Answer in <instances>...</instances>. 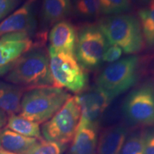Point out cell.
Returning <instances> with one entry per match:
<instances>
[{
	"label": "cell",
	"instance_id": "cell-15",
	"mask_svg": "<svg viewBox=\"0 0 154 154\" xmlns=\"http://www.w3.org/2000/svg\"><path fill=\"white\" fill-rule=\"evenodd\" d=\"M38 140L37 138L26 137L7 128L0 131V149L14 154H25Z\"/></svg>",
	"mask_w": 154,
	"mask_h": 154
},
{
	"label": "cell",
	"instance_id": "cell-4",
	"mask_svg": "<svg viewBox=\"0 0 154 154\" xmlns=\"http://www.w3.org/2000/svg\"><path fill=\"white\" fill-rule=\"evenodd\" d=\"M140 59L130 56L110 63L96 80V86L111 99L124 94L137 82L139 76Z\"/></svg>",
	"mask_w": 154,
	"mask_h": 154
},
{
	"label": "cell",
	"instance_id": "cell-22",
	"mask_svg": "<svg viewBox=\"0 0 154 154\" xmlns=\"http://www.w3.org/2000/svg\"><path fill=\"white\" fill-rule=\"evenodd\" d=\"M101 14L106 16L124 14L129 11L131 0H99Z\"/></svg>",
	"mask_w": 154,
	"mask_h": 154
},
{
	"label": "cell",
	"instance_id": "cell-5",
	"mask_svg": "<svg viewBox=\"0 0 154 154\" xmlns=\"http://www.w3.org/2000/svg\"><path fill=\"white\" fill-rule=\"evenodd\" d=\"M49 57L54 86L75 94H81L87 89L88 75L74 54L57 52L49 48Z\"/></svg>",
	"mask_w": 154,
	"mask_h": 154
},
{
	"label": "cell",
	"instance_id": "cell-24",
	"mask_svg": "<svg viewBox=\"0 0 154 154\" xmlns=\"http://www.w3.org/2000/svg\"><path fill=\"white\" fill-rule=\"evenodd\" d=\"M123 53V50L120 47L115 45L109 46L106 49L102 61L110 63H114L119 60Z\"/></svg>",
	"mask_w": 154,
	"mask_h": 154
},
{
	"label": "cell",
	"instance_id": "cell-7",
	"mask_svg": "<svg viewBox=\"0 0 154 154\" xmlns=\"http://www.w3.org/2000/svg\"><path fill=\"white\" fill-rule=\"evenodd\" d=\"M123 113L129 124L154 126V84L146 82L131 91L124 100Z\"/></svg>",
	"mask_w": 154,
	"mask_h": 154
},
{
	"label": "cell",
	"instance_id": "cell-19",
	"mask_svg": "<svg viewBox=\"0 0 154 154\" xmlns=\"http://www.w3.org/2000/svg\"><path fill=\"white\" fill-rule=\"evenodd\" d=\"M139 20L144 42L149 47H154V0L138 11Z\"/></svg>",
	"mask_w": 154,
	"mask_h": 154
},
{
	"label": "cell",
	"instance_id": "cell-10",
	"mask_svg": "<svg viewBox=\"0 0 154 154\" xmlns=\"http://www.w3.org/2000/svg\"><path fill=\"white\" fill-rule=\"evenodd\" d=\"M35 0H27L22 7L0 22V37L9 34L31 35L36 27L33 5Z\"/></svg>",
	"mask_w": 154,
	"mask_h": 154
},
{
	"label": "cell",
	"instance_id": "cell-6",
	"mask_svg": "<svg viewBox=\"0 0 154 154\" xmlns=\"http://www.w3.org/2000/svg\"><path fill=\"white\" fill-rule=\"evenodd\" d=\"M80 106L75 96H71L41 128L44 140L67 145L74 138L79 124Z\"/></svg>",
	"mask_w": 154,
	"mask_h": 154
},
{
	"label": "cell",
	"instance_id": "cell-27",
	"mask_svg": "<svg viewBox=\"0 0 154 154\" xmlns=\"http://www.w3.org/2000/svg\"><path fill=\"white\" fill-rule=\"evenodd\" d=\"M7 120H8V117H7V113L0 110V131L5 128L7 124Z\"/></svg>",
	"mask_w": 154,
	"mask_h": 154
},
{
	"label": "cell",
	"instance_id": "cell-21",
	"mask_svg": "<svg viewBox=\"0 0 154 154\" xmlns=\"http://www.w3.org/2000/svg\"><path fill=\"white\" fill-rule=\"evenodd\" d=\"M73 9L82 17L93 18L101 14L99 0H73Z\"/></svg>",
	"mask_w": 154,
	"mask_h": 154
},
{
	"label": "cell",
	"instance_id": "cell-18",
	"mask_svg": "<svg viewBox=\"0 0 154 154\" xmlns=\"http://www.w3.org/2000/svg\"><path fill=\"white\" fill-rule=\"evenodd\" d=\"M7 128L26 137L35 138L38 140L43 138L39 124L24 119L20 115L14 114L9 116Z\"/></svg>",
	"mask_w": 154,
	"mask_h": 154
},
{
	"label": "cell",
	"instance_id": "cell-11",
	"mask_svg": "<svg viewBox=\"0 0 154 154\" xmlns=\"http://www.w3.org/2000/svg\"><path fill=\"white\" fill-rule=\"evenodd\" d=\"M32 46L33 42L27 34H9L0 37V66L17 61Z\"/></svg>",
	"mask_w": 154,
	"mask_h": 154
},
{
	"label": "cell",
	"instance_id": "cell-13",
	"mask_svg": "<svg viewBox=\"0 0 154 154\" xmlns=\"http://www.w3.org/2000/svg\"><path fill=\"white\" fill-rule=\"evenodd\" d=\"M128 134L124 126H114L103 131L98 138L96 154H121Z\"/></svg>",
	"mask_w": 154,
	"mask_h": 154
},
{
	"label": "cell",
	"instance_id": "cell-3",
	"mask_svg": "<svg viewBox=\"0 0 154 154\" xmlns=\"http://www.w3.org/2000/svg\"><path fill=\"white\" fill-rule=\"evenodd\" d=\"M70 97L66 90L54 86L30 88L22 96L19 115L38 124H44Z\"/></svg>",
	"mask_w": 154,
	"mask_h": 154
},
{
	"label": "cell",
	"instance_id": "cell-16",
	"mask_svg": "<svg viewBox=\"0 0 154 154\" xmlns=\"http://www.w3.org/2000/svg\"><path fill=\"white\" fill-rule=\"evenodd\" d=\"M24 89L22 86L0 82V110L9 116L20 113Z\"/></svg>",
	"mask_w": 154,
	"mask_h": 154
},
{
	"label": "cell",
	"instance_id": "cell-17",
	"mask_svg": "<svg viewBox=\"0 0 154 154\" xmlns=\"http://www.w3.org/2000/svg\"><path fill=\"white\" fill-rule=\"evenodd\" d=\"M73 9L72 0H43L42 18L46 24L54 25L65 20Z\"/></svg>",
	"mask_w": 154,
	"mask_h": 154
},
{
	"label": "cell",
	"instance_id": "cell-1",
	"mask_svg": "<svg viewBox=\"0 0 154 154\" xmlns=\"http://www.w3.org/2000/svg\"><path fill=\"white\" fill-rule=\"evenodd\" d=\"M6 80L29 89L54 86L49 53L41 49L29 50L15 61Z\"/></svg>",
	"mask_w": 154,
	"mask_h": 154
},
{
	"label": "cell",
	"instance_id": "cell-9",
	"mask_svg": "<svg viewBox=\"0 0 154 154\" xmlns=\"http://www.w3.org/2000/svg\"><path fill=\"white\" fill-rule=\"evenodd\" d=\"M75 98L81 109L80 121L77 129L86 126L98 128L102 116L113 101L96 86L79 94Z\"/></svg>",
	"mask_w": 154,
	"mask_h": 154
},
{
	"label": "cell",
	"instance_id": "cell-26",
	"mask_svg": "<svg viewBox=\"0 0 154 154\" xmlns=\"http://www.w3.org/2000/svg\"><path fill=\"white\" fill-rule=\"evenodd\" d=\"M19 0H0V22L16 8Z\"/></svg>",
	"mask_w": 154,
	"mask_h": 154
},
{
	"label": "cell",
	"instance_id": "cell-30",
	"mask_svg": "<svg viewBox=\"0 0 154 154\" xmlns=\"http://www.w3.org/2000/svg\"><path fill=\"white\" fill-rule=\"evenodd\" d=\"M139 1L144 2H150V1H151V0H139Z\"/></svg>",
	"mask_w": 154,
	"mask_h": 154
},
{
	"label": "cell",
	"instance_id": "cell-29",
	"mask_svg": "<svg viewBox=\"0 0 154 154\" xmlns=\"http://www.w3.org/2000/svg\"><path fill=\"white\" fill-rule=\"evenodd\" d=\"M0 154H14V153H9V152H7V151H3V150H1V149H0Z\"/></svg>",
	"mask_w": 154,
	"mask_h": 154
},
{
	"label": "cell",
	"instance_id": "cell-2",
	"mask_svg": "<svg viewBox=\"0 0 154 154\" xmlns=\"http://www.w3.org/2000/svg\"><path fill=\"white\" fill-rule=\"evenodd\" d=\"M111 45L120 47L126 54H136L143 50L144 42L137 17L127 14L106 16L98 24Z\"/></svg>",
	"mask_w": 154,
	"mask_h": 154
},
{
	"label": "cell",
	"instance_id": "cell-25",
	"mask_svg": "<svg viewBox=\"0 0 154 154\" xmlns=\"http://www.w3.org/2000/svg\"><path fill=\"white\" fill-rule=\"evenodd\" d=\"M144 154H154V126L144 130Z\"/></svg>",
	"mask_w": 154,
	"mask_h": 154
},
{
	"label": "cell",
	"instance_id": "cell-12",
	"mask_svg": "<svg viewBox=\"0 0 154 154\" xmlns=\"http://www.w3.org/2000/svg\"><path fill=\"white\" fill-rule=\"evenodd\" d=\"M49 39L50 49L57 52L74 54L77 32L71 22L63 20L55 24L50 31Z\"/></svg>",
	"mask_w": 154,
	"mask_h": 154
},
{
	"label": "cell",
	"instance_id": "cell-20",
	"mask_svg": "<svg viewBox=\"0 0 154 154\" xmlns=\"http://www.w3.org/2000/svg\"><path fill=\"white\" fill-rule=\"evenodd\" d=\"M121 154H144V131L137 130L128 134Z\"/></svg>",
	"mask_w": 154,
	"mask_h": 154
},
{
	"label": "cell",
	"instance_id": "cell-14",
	"mask_svg": "<svg viewBox=\"0 0 154 154\" xmlns=\"http://www.w3.org/2000/svg\"><path fill=\"white\" fill-rule=\"evenodd\" d=\"M98 128L86 126L77 129L66 154H96Z\"/></svg>",
	"mask_w": 154,
	"mask_h": 154
},
{
	"label": "cell",
	"instance_id": "cell-23",
	"mask_svg": "<svg viewBox=\"0 0 154 154\" xmlns=\"http://www.w3.org/2000/svg\"><path fill=\"white\" fill-rule=\"evenodd\" d=\"M66 146L42 138L25 154H63Z\"/></svg>",
	"mask_w": 154,
	"mask_h": 154
},
{
	"label": "cell",
	"instance_id": "cell-8",
	"mask_svg": "<svg viewBox=\"0 0 154 154\" xmlns=\"http://www.w3.org/2000/svg\"><path fill=\"white\" fill-rule=\"evenodd\" d=\"M108 44L99 26L86 25L77 33L75 57L84 70H94L103 61Z\"/></svg>",
	"mask_w": 154,
	"mask_h": 154
},
{
	"label": "cell",
	"instance_id": "cell-28",
	"mask_svg": "<svg viewBox=\"0 0 154 154\" xmlns=\"http://www.w3.org/2000/svg\"><path fill=\"white\" fill-rule=\"evenodd\" d=\"M15 61H14V62H12L11 63H9V64H7V65H5V66H0V76H2V75L7 74V72H9V71L10 70L11 68H12L13 65H14Z\"/></svg>",
	"mask_w": 154,
	"mask_h": 154
}]
</instances>
